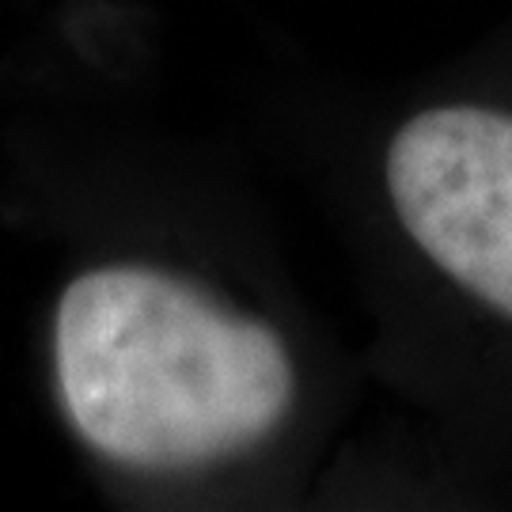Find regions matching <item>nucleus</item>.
<instances>
[{
    "label": "nucleus",
    "instance_id": "2",
    "mask_svg": "<svg viewBox=\"0 0 512 512\" xmlns=\"http://www.w3.org/2000/svg\"><path fill=\"white\" fill-rule=\"evenodd\" d=\"M384 198L421 262L512 327V110H414L387 137Z\"/></svg>",
    "mask_w": 512,
    "mask_h": 512
},
{
    "label": "nucleus",
    "instance_id": "1",
    "mask_svg": "<svg viewBox=\"0 0 512 512\" xmlns=\"http://www.w3.org/2000/svg\"><path fill=\"white\" fill-rule=\"evenodd\" d=\"M54 384L76 440L137 475H198L255 456L300 403L289 338L160 262H99L54 308Z\"/></svg>",
    "mask_w": 512,
    "mask_h": 512
}]
</instances>
